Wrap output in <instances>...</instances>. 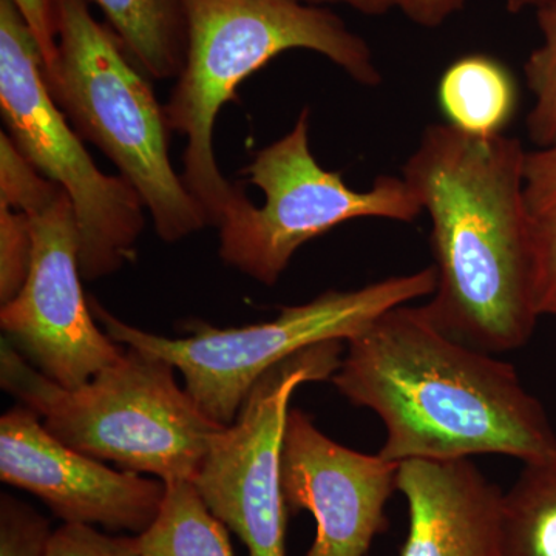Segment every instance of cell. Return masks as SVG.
<instances>
[{
    "label": "cell",
    "instance_id": "obj_18",
    "mask_svg": "<svg viewBox=\"0 0 556 556\" xmlns=\"http://www.w3.org/2000/svg\"><path fill=\"white\" fill-rule=\"evenodd\" d=\"M541 43L529 54L525 76L533 105L527 135L535 149L556 146V2L535 11Z\"/></svg>",
    "mask_w": 556,
    "mask_h": 556
},
{
    "label": "cell",
    "instance_id": "obj_17",
    "mask_svg": "<svg viewBox=\"0 0 556 556\" xmlns=\"http://www.w3.org/2000/svg\"><path fill=\"white\" fill-rule=\"evenodd\" d=\"M504 556H556V453L525 463L504 493Z\"/></svg>",
    "mask_w": 556,
    "mask_h": 556
},
{
    "label": "cell",
    "instance_id": "obj_7",
    "mask_svg": "<svg viewBox=\"0 0 556 556\" xmlns=\"http://www.w3.org/2000/svg\"><path fill=\"white\" fill-rule=\"evenodd\" d=\"M0 200L30 222V270L20 294L0 309V327L17 353L65 388H78L115 364L124 346L105 334L80 287L75 207L0 135Z\"/></svg>",
    "mask_w": 556,
    "mask_h": 556
},
{
    "label": "cell",
    "instance_id": "obj_27",
    "mask_svg": "<svg viewBox=\"0 0 556 556\" xmlns=\"http://www.w3.org/2000/svg\"><path fill=\"white\" fill-rule=\"evenodd\" d=\"M554 2L556 0H506V9L508 13L519 14L522 11H538Z\"/></svg>",
    "mask_w": 556,
    "mask_h": 556
},
{
    "label": "cell",
    "instance_id": "obj_14",
    "mask_svg": "<svg viewBox=\"0 0 556 556\" xmlns=\"http://www.w3.org/2000/svg\"><path fill=\"white\" fill-rule=\"evenodd\" d=\"M130 60L153 79L178 78L188 50L185 0H90Z\"/></svg>",
    "mask_w": 556,
    "mask_h": 556
},
{
    "label": "cell",
    "instance_id": "obj_6",
    "mask_svg": "<svg viewBox=\"0 0 556 556\" xmlns=\"http://www.w3.org/2000/svg\"><path fill=\"white\" fill-rule=\"evenodd\" d=\"M437 285V269L430 266L354 291L324 292L303 305L287 306L263 324L228 329L190 324V336L178 339L124 324L97 299L90 298L89 303L110 339L169 362L181 372L186 391L201 412L229 427L268 369L318 343H346L387 311L431 298Z\"/></svg>",
    "mask_w": 556,
    "mask_h": 556
},
{
    "label": "cell",
    "instance_id": "obj_10",
    "mask_svg": "<svg viewBox=\"0 0 556 556\" xmlns=\"http://www.w3.org/2000/svg\"><path fill=\"white\" fill-rule=\"evenodd\" d=\"M343 343H318L268 369L193 478L208 510L243 541L249 556H287L281 470L289 402L303 383L331 380L345 354Z\"/></svg>",
    "mask_w": 556,
    "mask_h": 556
},
{
    "label": "cell",
    "instance_id": "obj_22",
    "mask_svg": "<svg viewBox=\"0 0 556 556\" xmlns=\"http://www.w3.org/2000/svg\"><path fill=\"white\" fill-rule=\"evenodd\" d=\"M533 294L540 317H556V217L533 219Z\"/></svg>",
    "mask_w": 556,
    "mask_h": 556
},
{
    "label": "cell",
    "instance_id": "obj_5",
    "mask_svg": "<svg viewBox=\"0 0 556 556\" xmlns=\"http://www.w3.org/2000/svg\"><path fill=\"white\" fill-rule=\"evenodd\" d=\"M58 60L47 89L80 138L104 153L137 190L160 239L175 243L208 226L175 172L166 110L90 0H53Z\"/></svg>",
    "mask_w": 556,
    "mask_h": 556
},
{
    "label": "cell",
    "instance_id": "obj_20",
    "mask_svg": "<svg viewBox=\"0 0 556 556\" xmlns=\"http://www.w3.org/2000/svg\"><path fill=\"white\" fill-rule=\"evenodd\" d=\"M53 530L49 521L17 497H0V556H46Z\"/></svg>",
    "mask_w": 556,
    "mask_h": 556
},
{
    "label": "cell",
    "instance_id": "obj_25",
    "mask_svg": "<svg viewBox=\"0 0 556 556\" xmlns=\"http://www.w3.org/2000/svg\"><path fill=\"white\" fill-rule=\"evenodd\" d=\"M468 0H397V9L413 24L424 28L441 27L466 7Z\"/></svg>",
    "mask_w": 556,
    "mask_h": 556
},
{
    "label": "cell",
    "instance_id": "obj_3",
    "mask_svg": "<svg viewBox=\"0 0 556 556\" xmlns=\"http://www.w3.org/2000/svg\"><path fill=\"white\" fill-rule=\"evenodd\" d=\"M188 50L167 102L172 131L188 138L182 181L208 226H219L243 197L219 170L214 127L237 87L288 50H309L361 86L378 87L382 73L367 40L332 11L300 0H185Z\"/></svg>",
    "mask_w": 556,
    "mask_h": 556
},
{
    "label": "cell",
    "instance_id": "obj_8",
    "mask_svg": "<svg viewBox=\"0 0 556 556\" xmlns=\"http://www.w3.org/2000/svg\"><path fill=\"white\" fill-rule=\"evenodd\" d=\"M35 36L13 0H0V109L17 152L61 186L75 207L79 269L98 280L135 257L144 203L123 175L102 174L47 89Z\"/></svg>",
    "mask_w": 556,
    "mask_h": 556
},
{
    "label": "cell",
    "instance_id": "obj_11",
    "mask_svg": "<svg viewBox=\"0 0 556 556\" xmlns=\"http://www.w3.org/2000/svg\"><path fill=\"white\" fill-rule=\"evenodd\" d=\"M0 479L38 496L65 525L100 526L141 535L166 495L160 479L113 470L68 447L20 404L0 419Z\"/></svg>",
    "mask_w": 556,
    "mask_h": 556
},
{
    "label": "cell",
    "instance_id": "obj_13",
    "mask_svg": "<svg viewBox=\"0 0 556 556\" xmlns=\"http://www.w3.org/2000/svg\"><path fill=\"white\" fill-rule=\"evenodd\" d=\"M397 492L409 518L399 556H504V493L470 457L405 460Z\"/></svg>",
    "mask_w": 556,
    "mask_h": 556
},
{
    "label": "cell",
    "instance_id": "obj_15",
    "mask_svg": "<svg viewBox=\"0 0 556 556\" xmlns=\"http://www.w3.org/2000/svg\"><path fill=\"white\" fill-rule=\"evenodd\" d=\"M439 102L448 124L468 134H503L517 108L510 73L493 58L473 54L453 62L439 83Z\"/></svg>",
    "mask_w": 556,
    "mask_h": 556
},
{
    "label": "cell",
    "instance_id": "obj_26",
    "mask_svg": "<svg viewBox=\"0 0 556 556\" xmlns=\"http://www.w3.org/2000/svg\"><path fill=\"white\" fill-rule=\"evenodd\" d=\"M308 5H321V3H345L351 9L369 14V16H379L388 11L397 9V0H300Z\"/></svg>",
    "mask_w": 556,
    "mask_h": 556
},
{
    "label": "cell",
    "instance_id": "obj_24",
    "mask_svg": "<svg viewBox=\"0 0 556 556\" xmlns=\"http://www.w3.org/2000/svg\"><path fill=\"white\" fill-rule=\"evenodd\" d=\"M27 22L42 56L43 70H51L58 60V35L53 0H13Z\"/></svg>",
    "mask_w": 556,
    "mask_h": 556
},
{
    "label": "cell",
    "instance_id": "obj_19",
    "mask_svg": "<svg viewBox=\"0 0 556 556\" xmlns=\"http://www.w3.org/2000/svg\"><path fill=\"white\" fill-rule=\"evenodd\" d=\"M33 237L27 214L0 200V302H11L30 270Z\"/></svg>",
    "mask_w": 556,
    "mask_h": 556
},
{
    "label": "cell",
    "instance_id": "obj_4",
    "mask_svg": "<svg viewBox=\"0 0 556 556\" xmlns=\"http://www.w3.org/2000/svg\"><path fill=\"white\" fill-rule=\"evenodd\" d=\"M0 383L68 447L164 484L193 481L226 428L179 388L174 365L131 346L89 382L65 388L3 338Z\"/></svg>",
    "mask_w": 556,
    "mask_h": 556
},
{
    "label": "cell",
    "instance_id": "obj_23",
    "mask_svg": "<svg viewBox=\"0 0 556 556\" xmlns=\"http://www.w3.org/2000/svg\"><path fill=\"white\" fill-rule=\"evenodd\" d=\"M526 201L533 219L556 217V146L526 156Z\"/></svg>",
    "mask_w": 556,
    "mask_h": 556
},
{
    "label": "cell",
    "instance_id": "obj_2",
    "mask_svg": "<svg viewBox=\"0 0 556 556\" xmlns=\"http://www.w3.org/2000/svg\"><path fill=\"white\" fill-rule=\"evenodd\" d=\"M332 386L386 427L379 455L393 463L556 453L541 402L517 369L442 331L424 306L401 305L348 340Z\"/></svg>",
    "mask_w": 556,
    "mask_h": 556
},
{
    "label": "cell",
    "instance_id": "obj_21",
    "mask_svg": "<svg viewBox=\"0 0 556 556\" xmlns=\"http://www.w3.org/2000/svg\"><path fill=\"white\" fill-rule=\"evenodd\" d=\"M46 556H142L138 535H110L94 526L62 525L51 532Z\"/></svg>",
    "mask_w": 556,
    "mask_h": 556
},
{
    "label": "cell",
    "instance_id": "obj_1",
    "mask_svg": "<svg viewBox=\"0 0 556 556\" xmlns=\"http://www.w3.org/2000/svg\"><path fill=\"white\" fill-rule=\"evenodd\" d=\"M526 156L518 138L434 123L402 175L431 219L438 285L424 308L442 331L492 354L525 346L540 318Z\"/></svg>",
    "mask_w": 556,
    "mask_h": 556
},
{
    "label": "cell",
    "instance_id": "obj_12",
    "mask_svg": "<svg viewBox=\"0 0 556 556\" xmlns=\"http://www.w3.org/2000/svg\"><path fill=\"white\" fill-rule=\"evenodd\" d=\"M399 466L332 441L302 409H289L281 473L289 510L309 511L316 521L305 556L367 555L386 525Z\"/></svg>",
    "mask_w": 556,
    "mask_h": 556
},
{
    "label": "cell",
    "instance_id": "obj_16",
    "mask_svg": "<svg viewBox=\"0 0 556 556\" xmlns=\"http://www.w3.org/2000/svg\"><path fill=\"white\" fill-rule=\"evenodd\" d=\"M138 541L142 556H236L228 527L208 510L192 481L167 482L159 517Z\"/></svg>",
    "mask_w": 556,
    "mask_h": 556
},
{
    "label": "cell",
    "instance_id": "obj_9",
    "mask_svg": "<svg viewBox=\"0 0 556 556\" xmlns=\"http://www.w3.org/2000/svg\"><path fill=\"white\" fill-rule=\"evenodd\" d=\"M309 109L294 127L255 153L244 175L265 195L262 207L241 197L219 223V257L226 265L273 287L295 252L343 223L382 218L413 223L424 212L404 177L380 175L358 192L342 174L324 169L309 148Z\"/></svg>",
    "mask_w": 556,
    "mask_h": 556
}]
</instances>
